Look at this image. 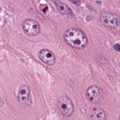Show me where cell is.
Masks as SVG:
<instances>
[{"mask_svg":"<svg viewBox=\"0 0 120 120\" xmlns=\"http://www.w3.org/2000/svg\"><path fill=\"white\" fill-rule=\"evenodd\" d=\"M64 38L69 45L77 50H83L88 44L86 36L77 28H70L66 30L64 33Z\"/></svg>","mask_w":120,"mask_h":120,"instance_id":"obj_1","label":"cell"},{"mask_svg":"<svg viewBox=\"0 0 120 120\" xmlns=\"http://www.w3.org/2000/svg\"><path fill=\"white\" fill-rule=\"evenodd\" d=\"M100 21L104 26L110 29H117L120 24L119 17L116 14L107 11L101 13L100 16Z\"/></svg>","mask_w":120,"mask_h":120,"instance_id":"obj_2","label":"cell"},{"mask_svg":"<svg viewBox=\"0 0 120 120\" xmlns=\"http://www.w3.org/2000/svg\"><path fill=\"white\" fill-rule=\"evenodd\" d=\"M58 106L59 110L64 117H68L74 113V106L70 99L66 95L61 96L58 99Z\"/></svg>","mask_w":120,"mask_h":120,"instance_id":"obj_3","label":"cell"},{"mask_svg":"<svg viewBox=\"0 0 120 120\" xmlns=\"http://www.w3.org/2000/svg\"><path fill=\"white\" fill-rule=\"evenodd\" d=\"M17 98L19 103L23 107L27 108L31 105L32 103L31 91L26 85L20 86L18 91Z\"/></svg>","mask_w":120,"mask_h":120,"instance_id":"obj_4","label":"cell"},{"mask_svg":"<svg viewBox=\"0 0 120 120\" xmlns=\"http://www.w3.org/2000/svg\"><path fill=\"white\" fill-rule=\"evenodd\" d=\"M86 94L87 98L93 103H99L104 98L103 91L96 85H92L89 87L87 90Z\"/></svg>","mask_w":120,"mask_h":120,"instance_id":"obj_5","label":"cell"},{"mask_svg":"<svg viewBox=\"0 0 120 120\" xmlns=\"http://www.w3.org/2000/svg\"><path fill=\"white\" fill-rule=\"evenodd\" d=\"M22 26L25 33L28 36H36L40 33V26L34 20H25L23 22Z\"/></svg>","mask_w":120,"mask_h":120,"instance_id":"obj_6","label":"cell"},{"mask_svg":"<svg viewBox=\"0 0 120 120\" xmlns=\"http://www.w3.org/2000/svg\"><path fill=\"white\" fill-rule=\"evenodd\" d=\"M39 56L43 62L49 65L53 66L55 63V55L49 50L42 49L39 52Z\"/></svg>","mask_w":120,"mask_h":120,"instance_id":"obj_7","label":"cell"},{"mask_svg":"<svg viewBox=\"0 0 120 120\" xmlns=\"http://www.w3.org/2000/svg\"><path fill=\"white\" fill-rule=\"evenodd\" d=\"M90 120H107L105 112L100 108H94L89 112Z\"/></svg>","mask_w":120,"mask_h":120,"instance_id":"obj_8","label":"cell"},{"mask_svg":"<svg viewBox=\"0 0 120 120\" xmlns=\"http://www.w3.org/2000/svg\"><path fill=\"white\" fill-rule=\"evenodd\" d=\"M55 6L57 9L63 15L68 17H70L72 15V10L66 4L62 2L59 0L56 1Z\"/></svg>","mask_w":120,"mask_h":120,"instance_id":"obj_9","label":"cell"},{"mask_svg":"<svg viewBox=\"0 0 120 120\" xmlns=\"http://www.w3.org/2000/svg\"><path fill=\"white\" fill-rule=\"evenodd\" d=\"M71 3L77 6L80 5L81 4V1L80 0H68Z\"/></svg>","mask_w":120,"mask_h":120,"instance_id":"obj_10","label":"cell"},{"mask_svg":"<svg viewBox=\"0 0 120 120\" xmlns=\"http://www.w3.org/2000/svg\"><path fill=\"white\" fill-rule=\"evenodd\" d=\"M113 48L118 52H120V44H116L113 46Z\"/></svg>","mask_w":120,"mask_h":120,"instance_id":"obj_11","label":"cell"},{"mask_svg":"<svg viewBox=\"0 0 120 120\" xmlns=\"http://www.w3.org/2000/svg\"></svg>","mask_w":120,"mask_h":120,"instance_id":"obj_12","label":"cell"}]
</instances>
